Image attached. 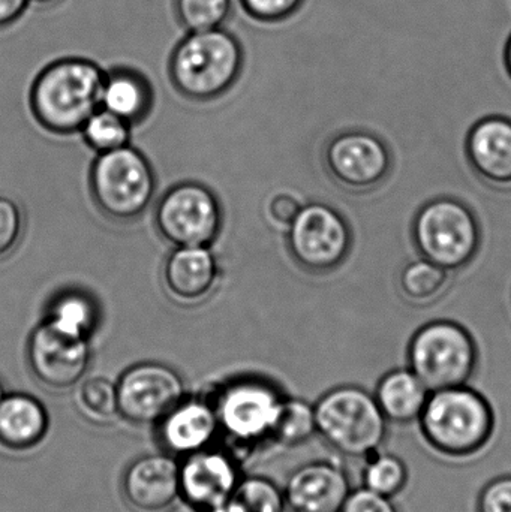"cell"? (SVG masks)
<instances>
[{
    "label": "cell",
    "instance_id": "1",
    "mask_svg": "<svg viewBox=\"0 0 511 512\" xmlns=\"http://www.w3.org/2000/svg\"><path fill=\"white\" fill-rule=\"evenodd\" d=\"M105 71L83 57H65L48 63L30 89V108L42 128L51 134L81 131L101 108Z\"/></svg>",
    "mask_w": 511,
    "mask_h": 512
},
{
    "label": "cell",
    "instance_id": "2",
    "mask_svg": "<svg viewBox=\"0 0 511 512\" xmlns=\"http://www.w3.org/2000/svg\"><path fill=\"white\" fill-rule=\"evenodd\" d=\"M245 51L224 27L188 32L171 51L168 77L174 89L191 101L221 98L242 75Z\"/></svg>",
    "mask_w": 511,
    "mask_h": 512
},
{
    "label": "cell",
    "instance_id": "3",
    "mask_svg": "<svg viewBox=\"0 0 511 512\" xmlns=\"http://www.w3.org/2000/svg\"><path fill=\"white\" fill-rule=\"evenodd\" d=\"M419 426L432 450L444 457L467 459L489 444L495 417L482 394L462 385L429 394Z\"/></svg>",
    "mask_w": 511,
    "mask_h": 512
},
{
    "label": "cell",
    "instance_id": "4",
    "mask_svg": "<svg viewBox=\"0 0 511 512\" xmlns=\"http://www.w3.org/2000/svg\"><path fill=\"white\" fill-rule=\"evenodd\" d=\"M314 409L317 435L333 450L363 460L380 453L387 420L374 396L347 385L324 394Z\"/></svg>",
    "mask_w": 511,
    "mask_h": 512
},
{
    "label": "cell",
    "instance_id": "5",
    "mask_svg": "<svg viewBox=\"0 0 511 512\" xmlns=\"http://www.w3.org/2000/svg\"><path fill=\"white\" fill-rule=\"evenodd\" d=\"M152 165L131 146L99 153L90 170V191L104 215L114 221H134L146 212L155 194Z\"/></svg>",
    "mask_w": 511,
    "mask_h": 512
},
{
    "label": "cell",
    "instance_id": "6",
    "mask_svg": "<svg viewBox=\"0 0 511 512\" xmlns=\"http://www.w3.org/2000/svg\"><path fill=\"white\" fill-rule=\"evenodd\" d=\"M476 361L473 337L453 322H432L411 342V370L431 393L467 385Z\"/></svg>",
    "mask_w": 511,
    "mask_h": 512
},
{
    "label": "cell",
    "instance_id": "7",
    "mask_svg": "<svg viewBox=\"0 0 511 512\" xmlns=\"http://www.w3.org/2000/svg\"><path fill=\"white\" fill-rule=\"evenodd\" d=\"M159 234L176 248H209L222 227V210L215 195L198 183L174 186L156 209Z\"/></svg>",
    "mask_w": 511,
    "mask_h": 512
},
{
    "label": "cell",
    "instance_id": "8",
    "mask_svg": "<svg viewBox=\"0 0 511 512\" xmlns=\"http://www.w3.org/2000/svg\"><path fill=\"white\" fill-rule=\"evenodd\" d=\"M417 248L428 261L446 268L470 262L479 246V228L470 210L452 200L426 206L414 224Z\"/></svg>",
    "mask_w": 511,
    "mask_h": 512
},
{
    "label": "cell",
    "instance_id": "9",
    "mask_svg": "<svg viewBox=\"0 0 511 512\" xmlns=\"http://www.w3.org/2000/svg\"><path fill=\"white\" fill-rule=\"evenodd\" d=\"M116 387L120 417L137 426L161 423L185 399L183 379L176 370L161 363L129 367Z\"/></svg>",
    "mask_w": 511,
    "mask_h": 512
},
{
    "label": "cell",
    "instance_id": "10",
    "mask_svg": "<svg viewBox=\"0 0 511 512\" xmlns=\"http://www.w3.org/2000/svg\"><path fill=\"white\" fill-rule=\"evenodd\" d=\"M278 391L258 379H240L213 394L219 429L237 442L270 436L282 403Z\"/></svg>",
    "mask_w": 511,
    "mask_h": 512
},
{
    "label": "cell",
    "instance_id": "11",
    "mask_svg": "<svg viewBox=\"0 0 511 512\" xmlns=\"http://www.w3.org/2000/svg\"><path fill=\"white\" fill-rule=\"evenodd\" d=\"M90 342L71 336L47 321L39 324L27 342V364L33 378L48 390L65 391L75 387L90 366Z\"/></svg>",
    "mask_w": 511,
    "mask_h": 512
},
{
    "label": "cell",
    "instance_id": "12",
    "mask_svg": "<svg viewBox=\"0 0 511 512\" xmlns=\"http://www.w3.org/2000/svg\"><path fill=\"white\" fill-rule=\"evenodd\" d=\"M291 254L303 267L327 270L335 267L350 248V231L344 219L323 204L302 207L290 224Z\"/></svg>",
    "mask_w": 511,
    "mask_h": 512
},
{
    "label": "cell",
    "instance_id": "13",
    "mask_svg": "<svg viewBox=\"0 0 511 512\" xmlns=\"http://www.w3.org/2000/svg\"><path fill=\"white\" fill-rule=\"evenodd\" d=\"M237 484L236 465L221 451H197L180 465V498L194 510L206 512L230 501Z\"/></svg>",
    "mask_w": 511,
    "mask_h": 512
},
{
    "label": "cell",
    "instance_id": "14",
    "mask_svg": "<svg viewBox=\"0 0 511 512\" xmlns=\"http://www.w3.org/2000/svg\"><path fill=\"white\" fill-rule=\"evenodd\" d=\"M123 498L132 510L164 512L180 498V465L170 456H144L123 475Z\"/></svg>",
    "mask_w": 511,
    "mask_h": 512
},
{
    "label": "cell",
    "instance_id": "15",
    "mask_svg": "<svg viewBox=\"0 0 511 512\" xmlns=\"http://www.w3.org/2000/svg\"><path fill=\"white\" fill-rule=\"evenodd\" d=\"M327 164L336 179L353 188H369L386 177L389 153L377 137L365 132L341 135L327 150Z\"/></svg>",
    "mask_w": 511,
    "mask_h": 512
},
{
    "label": "cell",
    "instance_id": "16",
    "mask_svg": "<svg viewBox=\"0 0 511 512\" xmlns=\"http://www.w3.org/2000/svg\"><path fill=\"white\" fill-rule=\"evenodd\" d=\"M350 493L344 469L330 462H314L291 475L284 495L293 512H341Z\"/></svg>",
    "mask_w": 511,
    "mask_h": 512
},
{
    "label": "cell",
    "instance_id": "17",
    "mask_svg": "<svg viewBox=\"0 0 511 512\" xmlns=\"http://www.w3.org/2000/svg\"><path fill=\"white\" fill-rule=\"evenodd\" d=\"M158 426L165 450L183 457L206 450L221 430L210 400L186 397Z\"/></svg>",
    "mask_w": 511,
    "mask_h": 512
},
{
    "label": "cell",
    "instance_id": "18",
    "mask_svg": "<svg viewBox=\"0 0 511 512\" xmlns=\"http://www.w3.org/2000/svg\"><path fill=\"white\" fill-rule=\"evenodd\" d=\"M218 262L209 248H176L165 259L162 279L165 289L180 304L206 300L218 282Z\"/></svg>",
    "mask_w": 511,
    "mask_h": 512
},
{
    "label": "cell",
    "instance_id": "19",
    "mask_svg": "<svg viewBox=\"0 0 511 512\" xmlns=\"http://www.w3.org/2000/svg\"><path fill=\"white\" fill-rule=\"evenodd\" d=\"M47 409L29 394H5L0 400V445L27 451L44 441L48 432Z\"/></svg>",
    "mask_w": 511,
    "mask_h": 512
},
{
    "label": "cell",
    "instance_id": "20",
    "mask_svg": "<svg viewBox=\"0 0 511 512\" xmlns=\"http://www.w3.org/2000/svg\"><path fill=\"white\" fill-rule=\"evenodd\" d=\"M153 107V87L149 78L131 66H114L105 71L101 108L128 122H143Z\"/></svg>",
    "mask_w": 511,
    "mask_h": 512
},
{
    "label": "cell",
    "instance_id": "21",
    "mask_svg": "<svg viewBox=\"0 0 511 512\" xmlns=\"http://www.w3.org/2000/svg\"><path fill=\"white\" fill-rule=\"evenodd\" d=\"M468 155L476 170L491 182H511V122L501 117L482 120L468 138Z\"/></svg>",
    "mask_w": 511,
    "mask_h": 512
},
{
    "label": "cell",
    "instance_id": "22",
    "mask_svg": "<svg viewBox=\"0 0 511 512\" xmlns=\"http://www.w3.org/2000/svg\"><path fill=\"white\" fill-rule=\"evenodd\" d=\"M431 391L414 375L413 370L387 373L378 384L377 400L387 423L411 424L419 421Z\"/></svg>",
    "mask_w": 511,
    "mask_h": 512
},
{
    "label": "cell",
    "instance_id": "23",
    "mask_svg": "<svg viewBox=\"0 0 511 512\" xmlns=\"http://www.w3.org/2000/svg\"><path fill=\"white\" fill-rule=\"evenodd\" d=\"M44 321L63 333L90 339L98 324V307L87 294L66 291L57 295L50 306Z\"/></svg>",
    "mask_w": 511,
    "mask_h": 512
},
{
    "label": "cell",
    "instance_id": "24",
    "mask_svg": "<svg viewBox=\"0 0 511 512\" xmlns=\"http://www.w3.org/2000/svg\"><path fill=\"white\" fill-rule=\"evenodd\" d=\"M314 435H317L314 406L300 399L282 400L270 436L285 447H299Z\"/></svg>",
    "mask_w": 511,
    "mask_h": 512
},
{
    "label": "cell",
    "instance_id": "25",
    "mask_svg": "<svg viewBox=\"0 0 511 512\" xmlns=\"http://www.w3.org/2000/svg\"><path fill=\"white\" fill-rule=\"evenodd\" d=\"M174 15L186 32L224 27L233 12V0H174Z\"/></svg>",
    "mask_w": 511,
    "mask_h": 512
},
{
    "label": "cell",
    "instance_id": "26",
    "mask_svg": "<svg viewBox=\"0 0 511 512\" xmlns=\"http://www.w3.org/2000/svg\"><path fill=\"white\" fill-rule=\"evenodd\" d=\"M407 481L408 469L399 457L377 453L366 459L363 483L371 492L393 499L405 489Z\"/></svg>",
    "mask_w": 511,
    "mask_h": 512
},
{
    "label": "cell",
    "instance_id": "27",
    "mask_svg": "<svg viewBox=\"0 0 511 512\" xmlns=\"http://www.w3.org/2000/svg\"><path fill=\"white\" fill-rule=\"evenodd\" d=\"M80 132L83 134L84 141L93 150L98 153H107L129 146L131 125L120 117L114 116L110 111L99 108L84 123Z\"/></svg>",
    "mask_w": 511,
    "mask_h": 512
},
{
    "label": "cell",
    "instance_id": "28",
    "mask_svg": "<svg viewBox=\"0 0 511 512\" xmlns=\"http://www.w3.org/2000/svg\"><path fill=\"white\" fill-rule=\"evenodd\" d=\"M77 403L80 411L96 423H107L119 415L116 384L105 378L83 382L77 391Z\"/></svg>",
    "mask_w": 511,
    "mask_h": 512
},
{
    "label": "cell",
    "instance_id": "29",
    "mask_svg": "<svg viewBox=\"0 0 511 512\" xmlns=\"http://www.w3.org/2000/svg\"><path fill=\"white\" fill-rule=\"evenodd\" d=\"M446 283V268L440 267L428 259L408 265L401 277L405 295L414 301H428L438 297Z\"/></svg>",
    "mask_w": 511,
    "mask_h": 512
},
{
    "label": "cell",
    "instance_id": "30",
    "mask_svg": "<svg viewBox=\"0 0 511 512\" xmlns=\"http://www.w3.org/2000/svg\"><path fill=\"white\" fill-rule=\"evenodd\" d=\"M234 499L246 512H285V495L264 478H248L239 481Z\"/></svg>",
    "mask_w": 511,
    "mask_h": 512
},
{
    "label": "cell",
    "instance_id": "31",
    "mask_svg": "<svg viewBox=\"0 0 511 512\" xmlns=\"http://www.w3.org/2000/svg\"><path fill=\"white\" fill-rule=\"evenodd\" d=\"M24 218L20 206L0 195V261L8 258L20 245Z\"/></svg>",
    "mask_w": 511,
    "mask_h": 512
},
{
    "label": "cell",
    "instance_id": "32",
    "mask_svg": "<svg viewBox=\"0 0 511 512\" xmlns=\"http://www.w3.org/2000/svg\"><path fill=\"white\" fill-rule=\"evenodd\" d=\"M305 0H240L243 11L261 23H279L293 17Z\"/></svg>",
    "mask_w": 511,
    "mask_h": 512
},
{
    "label": "cell",
    "instance_id": "33",
    "mask_svg": "<svg viewBox=\"0 0 511 512\" xmlns=\"http://www.w3.org/2000/svg\"><path fill=\"white\" fill-rule=\"evenodd\" d=\"M477 512H511V475L495 478L483 487Z\"/></svg>",
    "mask_w": 511,
    "mask_h": 512
},
{
    "label": "cell",
    "instance_id": "34",
    "mask_svg": "<svg viewBox=\"0 0 511 512\" xmlns=\"http://www.w3.org/2000/svg\"><path fill=\"white\" fill-rule=\"evenodd\" d=\"M341 512H399L392 499L377 495L371 490L363 489L351 492Z\"/></svg>",
    "mask_w": 511,
    "mask_h": 512
},
{
    "label": "cell",
    "instance_id": "35",
    "mask_svg": "<svg viewBox=\"0 0 511 512\" xmlns=\"http://www.w3.org/2000/svg\"><path fill=\"white\" fill-rule=\"evenodd\" d=\"M300 210L302 206L293 195L279 194L270 201V216L278 224L290 225L299 215Z\"/></svg>",
    "mask_w": 511,
    "mask_h": 512
},
{
    "label": "cell",
    "instance_id": "36",
    "mask_svg": "<svg viewBox=\"0 0 511 512\" xmlns=\"http://www.w3.org/2000/svg\"><path fill=\"white\" fill-rule=\"evenodd\" d=\"M30 0H0V29L12 26L20 20Z\"/></svg>",
    "mask_w": 511,
    "mask_h": 512
},
{
    "label": "cell",
    "instance_id": "37",
    "mask_svg": "<svg viewBox=\"0 0 511 512\" xmlns=\"http://www.w3.org/2000/svg\"><path fill=\"white\" fill-rule=\"evenodd\" d=\"M206 512H246L245 508L236 501V499L231 498L230 501L225 502V504L219 505V507L212 508V510Z\"/></svg>",
    "mask_w": 511,
    "mask_h": 512
},
{
    "label": "cell",
    "instance_id": "38",
    "mask_svg": "<svg viewBox=\"0 0 511 512\" xmlns=\"http://www.w3.org/2000/svg\"><path fill=\"white\" fill-rule=\"evenodd\" d=\"M504 62H506V68L511 77V35L506 44V51H504Z\"/></svg>",
    "mask_w": 511,
    "mask_h": 512
},
{
    "label": "cell",
    "instance_id": "39",
    "mask_svg": "<svg viewBox=\"0 0 511 512\" xmlns=\"http://www.w3.org/2000/svg\"><path fill=\"white\" fill-rule=\"evenodd\" d=\"M30 2L36 3V5L41 6H51L56 5V3H59L60 0H30Z\"/></svg>",
    "mask_w": 511,
    "mask_h": 512
},
{
    "label": "cell",
    "instance_id": "40",
    "mask_svg": "<svg viewBox=\"0 0 511 512\" xmlns=\"http://www.w3.org/2000/svg\"><path fill=\"white\" fill-rule=\"evenodd\" d=\"M3 396H5V393H3V385L2 382H0V400H2Z\"/></svg>",
    "mask_w": 511,
    "mask_h": 512
}]
</instances>
